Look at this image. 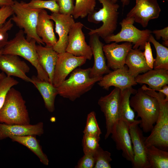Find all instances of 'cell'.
I'll return each instance as SVG.
<instances>
[{
    "label": "cell",
    "mask_w": 168,
    "mask_h": 168,
    "mask_svg": "<svg viewBox=\"0 0 168 168\" xmlns=\"http://www.w3.org/2000/svg\"><path fill=\"white\" fill-rule=\"evenodd\" d=\"M141 88L148 94L156 98L159 107V115L150 134L146 138V147L151 145L167 151L168 149V100L161 92H157L144 84Z\"/></svg>",
    "instance_id": "6da1fadb"
},
{
    "label": "cell",
    "mask_w": 168,
    "mask_h": 168,
    "mask_svg": "<svg viewBox=\"0 0 168 168\" xmlns=\"http://www.w3.org/2000/svg\"><path fill=\"white\" fill-rule=\"evenodd\" d=\"M91 68H77L57 87L58 95L63 98L74 101L91 90L95 84L102 77L91 78Z\"/></svg>",
    "instance_id": "7a4b0ae2"
},
{
    "label": "cell",
    "mask_w": 168,
    "mask_h": 168,
    "mask_svg": "<svg viewBox=\"0 0 168 168\" xmlns=\"http://www.w3.org/2000/svg\"><path fill=\"white\" fill-rule=\"evenodd\" d=\"M36 42L34 39L27 40L22 29L17 33L14 37L8 41L3 49L2 54L20 56L29 61L36 69L37 77L42 81L49 82L47 74L40 65L36 50Z\"/></svg>",
    "instance_id": "3957f363"
},
{
    "label": "cell",
    "mask_w": 168,
    "mask_h": 168,
    "mask_svg": "<svg viewBox=\"0 0 168 168\" xmlns=\"http://www.w3.org/2000/svg\"><path fill=\"white\" fill-rule=\"evenodd\" d=\"M130 105L137 112V118H141L140 126L143 132L151 131L159 115V105L156 99L140 88L130 99Z\"/></svg>",
    "instance_id": "277c9868"
},
{
    "label": "cell",
    "mask_w": 168,
    "mask_h": 168,
    "mask_svg": "<svg viewBox=\"0 0 168 168\" xmlns=\"http://www.w3.org/2000/svg\"><path fill=\"white\" fill-rule=\"evenodd\" d=\"M30 118L26 101L20 92L12 87L0 109V123L7 125L28 124Z\"/></svg>",
    "instance_id": "5b68a950"
},
{
    "label": "cell",
    "mask_w": 168,
    "mask_h": 168,
    "mask_svg": "<svg viewBox=\"0 0 168 168\" xmlns=\"http://www.w3.org/2000/svg\"><path fill=\"white\" fill-rule=\"evenodd\" d=\"M102 7L98 11L94 10L87 15L88 22L98 24L102 22V25L98 28L90 29L88 34H97L103 39L112 35L116 29L119 6L110 0H98Z\"/></svg>",
    "instance_id": "8992f818"
},
{
    "label": "cell",
    "mask_w": 168,
    "mask_h": 168,
    "mask_svg": "<svg viewBox=\"0 0 168 168\" xmlns=\"http://www.w3.org/2000/svg\"><path fill=\"white\" fill-rule=\"evenodd\" d=\"M11 6L14 14L11 19L20 29L24 30L26 39L29 41L34 39L39 44L44 45L36 30L38 15L41 9L27 7L23 5L21 1L16 0Z\"/></svg>",
    "instance_id": "52a82bcc"
},
{
    "label": "cell",
    "mask_w": 168,
    "mask_h": 168,
    "mask_svg": "<svg viewBox=\"0 0 168 168\" xmlns=\"http://www.w3.org/2000/svg\"><path fill=\"white\" fill-rule=\"evenodd\" d=\"M134 22L132 18L126 17L124 19L119 23L121 27L120 31L105 38L104 39L105 41L107 44L111 42H129L133 45V49L139 48L141 50H144L152 31L148 29L140 30L133 25Z\"/></svg>",
    "instance_id": "ba28073f"
},
{
    "label": "cell",
    "mask_w": 168,
    "mask_h": 168,
    "mask_svg": "<svg viewBox=\"0 0 168 168\" xmlns=\"http://www.w3.org/2000/svg\"><path fill=\"white\" fill-rule=\"evenodd\" d=\"M121 90L115 87L108 95L101 96L98 103L105 119V139L111 134L115 124L119 120V104Z\"/></svg>",
    "instance_id": "9c48e42d"
},
{
    "label": "cell",
    "mask_w": 168,
    "mask_h": 168,
    "mask_svg": "<svg viewBox=\"0 0 168 168\" xmlns=\"http://www.w3.org/2000/svg\"><path fill=\"white\" fill-rule=\"evenodd\" d=\"M86 60L84 57L76 56L67 52L58 54L53 84L57 87L73 70L84 64Z\"/></svg>",
    "instance_id": "30bf717a"
},
{
    "label": "cell",
    "mask_w": 168,
    "mask_h": 168,
    "mask_svg": "<svg viewBox=\"0 0 168 168\" xmlns=\"http://www.w3.org/2000/svg\"><path fill=\"white\" fill-rule=\"evenodd\" d=\"M135 1V5L127 14L126 17L132 18L134 22L146 27L150 20L159 17L161 8L157 0Z\"/></svg>",
    "instance_id": "8fae6325"
},
{
    "label": "cell",
    "mask_w": 168,
    "mask_h": 168,
    "mask_svg": "<svg viewBox=\"0 0 168 168\" xmlns=\"http://www.w3.org/2000/svg\"><path fill=\"white\" fill-rule=\"evenodd\" d=\"M141 120H136L129 125L134 153L133 161L132 165L133 168H151L147 159L145 145L146 138L138 126Z\"/></svg>",
    "instance_id": "7c38bea8"
},
{
    "label": "cell",
    "mask_w": 168,
    "mask_h": 168,
    "mask_svg": "<svg viewBox=\"0 0 168 168\" xmlns=\"http://www.w3.org/2000/svg\"><path fill=\"white\" fill-rule=\"evenodd\" d=\"M83 26L80 22H75L69 34L66 52L75 56L83 57L87 60H91L92 53L90 46L86 41L82 30Z\"/></svg>",
    "instance_id": "4fadbf2b"
},
{
    "label": "cell",
    "mask_w": 168,
    "mask_h": 168,
    "mask_svg": "<svg viewBox=\"0 0 168 168\" xmlns=\"http://www.w3.org/2000/svg\"><path fill=\"white\" fill-rule=\"evenodd\" d=\"M51 20L55 23V30L58 39L53 47L58 54L66 52L68 44V35L75 21L72 15L52 13L50 15Z\"/></svg>",
    "instance_id": "5bb4252c"
},
{
    "label": "cell",
    "mask_w": 168,
    "mask_h": 168,
    "mask_svg": "<svg viewBox=\"0 0 168 168\" xmlns=\"http://www.w3.org/2000/svg\"><path fill=\"white\" fill-rule=\"evenodd\" d=\"M111 134L117 150L121 151L123 157L132 163L134 153L129 125L124 121L119 120L114 125Z\"/></svg>",
    "instance_id": "9a60e30c"
},
{
    "label": "cell",
    "mask_w": 168,
    "mask_h": 168,
    "mask_svg": "<svg viewBox=\"0 0 168 168\" xmlns=\"http://www.w3.org/2000/svg\"><path fill=\"white\" fill-rule=\"evenodd\" d=\"M136 82L146 84L152 90L158 91L165 96L168 100V70L163 69H151L135 78Z\"/></svg>",
    "instance_id": "2e32d148"
},
{
    "label": "cell",
    "mask_w": 168,
    "mask_h": 168,
    "mask_svg": "<svg viewBox=\"0 0 168 168\" xmlns=\"http://www.w3.org/2000/svg\"><path fill=\"white\" fill-rule=\"evenodd\" d=\"M0 69L7 76L17 77L33 83L31 78L26 75L30 70L29 66L17 55L2 54L0 56Z\"/></svg>",
    "instance_id": "e0dca14e"
},
{
    "label": "cell",
    "mask_w": 168,
    "mask_h": 168,
    "mask_svg": "<svg viewBox=\"0 0 168 168\" xmlns=\"http://www.w3.org/2000/svg\"><path fill=\"white\" fill-rule=\"evenodd\" d=\"M137 84L135 78L129 73L128 68L125 65L106 74L98 82L100 86L107 90L110 86H114L123 91Z\"/></svg>",
    "instance_id": "ac0fdd59"
},
{
    "label": "cell",
    "mask_w": 168,
    "mask_h": 168,
    "mask_svg": "<svg viewBox=\"0 0 168 168\" xmlns=\"http://www.w3.org/2000/svg\"><path fill=\"white\" fill-rule=\"evenodd\" d=\"M133 45L129 42L121 44L114 42L104 44L103 50L108 67L115 70L123 67L127 56Z\"/></svg>",
    "instance_id": "d6986e66"
},
{
    "label": "cell",
    "mask_w": 168,
    "mask_h": 168,
    "mask_svg": "<svg viewBox=\"0 0 168 168\" xmlns=\"http://www.w3.org/2000/svg\"><path fill=\"white\" fill-rule=\"evenodd\" d=\"M89 45L94 58L93 67L91 68L90 77L91 78L102 77L111 71L106 63V58L103 50L104 44L96 34L90 35Z\"/></svg>",
    "instance_id": "ffe728a7"
},
{
    "label": "cell",
    "mask_w": 168,
    "mask_h": 168,
    "mask_svg": "<svg viewBox=\"0 0 168 168\" xmlns=\"http://www.w3.org/2000/svg\"><path fill=\"white\" fill-rule=\"evenodd\" d=\"M44 133V124L40 122L35 124L7 125L0 123V140L10 136L29 135L40 136Z\"/></svg>",
    "instance_id": "44dd1931"
},
{
    "label": "cell",
    "mask_w": 168,
    "mask_h": 168,
    "mask_svg": "<svg viewBox=\"0 0 168 168\" xmlns=\"http://www.w3.org/2000/svg\"><path fill=\"white\" fill-rule=\"evenodd\" d=\"M50 15L44 9H41L38 15L36 30L37 35L46 47H53L58 41Z\"/></svg>",
    "instance_id": "7402d4cb"
},
{
    "label": "cell",
    "mask_w": 168,
    "mask_h": 168,
    "mask_svg": "<svg viewBox=\"0 0 168 168\" xmlns=\"http://www.w3.org/2000/svg\"><path fill=\"white\" fill-rule=\"evenodd\" d=\"M35 48L39 63L47 74L49 82L53 84L54 70L58 53L53 49V47L36 44Z\"/></svg>",
    "instance_id": "603a6c76"
},
{
    "label": "cell",
    "mask_w": 168,
    "mask_h": 168,
    "mask_svg": "<svg viewBox=\"0 0 168 168\" xmlns=\"http://www.w3.org/2000/svg\"><path fill=\"white\" fill-rule=\"evenodd\" d=\"M125 64L129 74L134 78L151 69L146 62L143 52L139 49H131L127 56Z\"/></svg>",
    "instance_id": "cb8c5ba5"
},
{
    "label": "cell",
    "mask_w": 168,
    "mask_h": 168,
    "mask_svg": "<svg viewBox=\"0 0 168 168\" xmlns=\"http://www.w3.org/2000/svg\"><path fill=\"white\" fill-rule=\"evenodd\" d=\"M31 78L33 84L43 98L45 108L49 112H53L55 98L58 95L57 87L49 82L41 80L35 76H32Z\"/></svg>",
    "instance_id": "d4e9b609"
},
{
    "label": "cell",
    "mask_w": 168,
    "mask_h": 168,
    "mask_svg": "<svg viewBox=\"0 0 168 168\" xmlns=\"http://www.w3.org/2000/svg\"><path fill=\"white\" fill-rule=\"evenodd\" d=\"M137 90L132 86L121 90L119 104V120L126 122L129 125L136 121L134 112L130 105V97Z\"/></svg>",
    "instance_id": "484cf974"
},
{
    "label": "cell",
    "mask_w": 168,
    "mask_h": 168,
    "mask_svg": "<svg viewBox=\"0 0 168 168\" xmlns=\"http://www.w3.org/2000/svg\"><path fill=\"white\" fill-rule=\"evenodd\" d=\"M36 135H29L18 136H10L9 138L13 142H17L28 148L39 159L40 161L45 165L49 164V160L46 155L44 153Z\"/></svg>",
    "instance_id": "4316f807"
},
{
    "label": "cell",
    "mask_w": 168,
    "mask_h": 168,
    "mask_svg": "<svg viewBox=\"0 0 168 168\" xmlns=\"http://www.w3.org/2000/svg\"><path fill=\"white\" fill-rule=\"evenodd\" d=\"M147 157L151 168H168V152L151 145L146 147Z\"/></svg>",
    "instance_id": "83f0119b"
},
{
    "label": "cell",
    "mask_w": 168,
    "mask_h": 168,
    "mask_svg": "<svg viewBox=\"0 0 168 168\" xmlns=\"http://www.w3.org/2000/svg\"><path fill=\"white\" fill-rule=\"evenodd\" d=\"M148 41L152 43L155 48L156 57L153 64L154 69L168 70V48L157 42L151 34Z\"/></svg>",
    "instance_id": "f1b7e54d"
},
{
    "label": "cell",
    "mask_w": 168,
    "mask_h": 168,
    "mask_svg": "<svg viewBox=\"0 0 168 168\" xmlns=\"http://www.w3.org/2000/svg\"><path fill=\"white\" fill-rule=\"evenodd\" d=\"M72 16L74 19L83 18L95 10L96 0H75Z\"/></svg>",
    "instance_id": "f546056e"
},
{
    "label": "cell",
    "mask_w": 168,
    "mask_h": 168,
    "mask_svg": "<svg viewBox=\"0 0 168 168\" xmlns=\"http://www.w3.org/2000/svg\"><path fill=\"white\" fill-rule=\"evenodd\" d=\"M24 6L34 9H47L52 13H58V6L55 0H31L29 3L21 1Z\"/></svg>",
    "instance_id": "4dcf8cb0"
},
{
    "label": "cell",
    "mask_w": 168,
    "mask_h": 168,
    "mask_svg": "<svg viewBox=\"0 0 168 168\" xmlns=\"http://www.w3.org/2000/svg\"><path fill=\"white\" fill-rule=\"evenodd\" d=\"M111 154L108 151L104 150L100 146L94 154L95 164L94 168H111L112 161Z\"/></svg>",
    "instance_id": "1f68e13d"
},
{
    "label": "cell",
    "mask_w": 168,
    "mask_h": 168,
    "mask_svg": "<svg viewBox=\"0 0 168 168\" xmlns=\"http://www.w3.org/2000/svg\"><path fill=\"white\" fill-rule=\"evenodd\" d=\"M84 134L100 137L101 132L98 124L94 111L90 112L87 116Z\"/></svg>",
    "instance_id": "d6a6232c"
},
{
    "label": "cell",
    "mask_w": 168,
    "mask_h": 168,
    "mask_svg": "<svg viewBox=\"0 0 168 168\" xmlns=\"http://www.w3.org/2000/svg\"><path fill=\"white\" fill-rule=\"evenodd\" d=\"M100 137L84 134L82 143L84 154H94L100 147Z\"/></svg>",
    "instance_id": "836d02e7"
},
{
    "label": "cell",
    "mask_w": 168,
    "mask_h": 168,
    "mask_svg": "<svg viewBox=\"0 0 168 168\" xmlns=\"http://www.w3.org/2000/svg\"><path fill=\"white\" fill-rule=\"evenodd\" d=\"M18 83L17 80L11 77L6 76L0 80V109L4 104L9 90Z\"/></svg>",
    "instance_id": "e575fe53"
},
{
    "label": "cell",
    "mask_w": 168,
    "mask_h": 168,
    "mask_svg": "<svg viewBox=\"0 0 168 168\" xmlns=\"http://www.w3.org/2000/svg\"><path fill=\"white\" fill-rule=\"evenodd\" d=\"M58 6L59 12L61 14L72 15L75 4V0H55Z\"/></svg>",
    "instance_id": "d590c367"
},
{
    "label": "cell",
    "mask_w": 168,
    "mask_h": 168,
    "mask_svg": "<svg viewBox=\"0 0 168 168\" xmlns=\"http://www.w3.org/2000/svg\"><path fill=\"white\" fill-rule=\"evenodd\" d=\"M84 155L79 160L77 168H93L95 164L94 154H84Z\"/></svg>",
    "instance_id": "8d00e7d4"
},
{
    "label": "cell",
    "mask_w": 168,
    "mask_h": 168,
    "mask_svg": "<svg viewBox=\"0 0 168 168\" xmlns=\"http://www.w3.org/2000/svg\"><path fill=\"white\" fill-rule=\"evenodd\" d=\"M13 14V11L11 6L6 5L0 7V28L5 23L7 19Z\"/></svg>",
    "instance_id": "74e56055"
},
{
    "label": "cell",
    "mask_w": 168,
    "mask_h": 168,
    "mask_svg": "<svg viewBox=\"0 0 168 168\" xmlns=\"http://www.w3.org/2000/svg\"><path fill=\"white\" fill-rule=\"evenodd\" d=\"M144 51L143 52L146 62L148 67L151 69H153V64L155 61L154 58L150 42H147L144 47Z\"/></svg>",
    "instance_id": "f35d334b"
},
{
    "label": "cell",
    "mask_w": 168,
    "mask_h": 168,
    "mask_svg": "<svg viewBox=\"0 0 168 168\" xmlns=\"http://www.w3.org/2000/svg\"><path fill=\"white\" fill-rule=\"evenodd\" d=\"M11 29L10 26L5 23L0 28V49H3L8 42L7 31Z\"/></svg>",
    "instance_id": "ab89813d"
},
{
    "label": "cell",
    "mask_w": 168,
    "mask_h": 168,
    "mask_svg": "<svg viewBox=\"0 0 168 168\" xmlns=\"http://www.w3.org/2000/svg\"><path fill=\"white\" fill-rule=\"evenodd\" d=\"M152 33L154 34L156 39L160 40L161 38L163 40V45L166 46H168V27H166L164 28L159 30H155L152 31Z\"/></svg>",
    "instance_id": "60d3db41"
},
{
    "label": "cell",
    "mask_w": 168,
    "mask_h": 168,
    "mask_svg": "<svg viewBox=\"0 0 168 168\" xmlns=\"http://www.w3.org/2000/svg\"><path fill=\"white\" fill-rule=\"evenodd\" d=\"M14 2L13 0H0V7L6 5L12 6Z\"/></svg>",
    "instance_id": "b9f144b4"
},
{
    "label": "cell",
    "mask_w": 168,
    "mask_h": 168,
    "mask_svg": "<svg viewBox=\"0 0 168 168\" xmlns=\"http://www.w3.org/2000/svg\"><path fill=\"white\" fill-rule=\"evenodd\" d=\"M114 3H116L118 0H110ZM122 4L123 7L128 5L130 3V0H120Z\"/></svg>",
    "instance_id": "7bdbcfd3"
},
{
    "label": "cell",
    "mask_w": 168,
    "mask_h": 168,
    "mask_svg": "<svg viewBox=\"0 0 168 168\" xmlns=\"http://www.w3.org/2000/svg\"><path fill=\"white\" fill-rule=\"evenodd\" d=\"M3 49H0V56L2 54ZM6 76L5 74L4 73L2 72L0 73V80L5 77Z\"/></svg>",
    "instance_id": "ee69618b"
},
{
    "label": "cell",
    "mask_w": 168,
    "mask_h": 168,
    "mask_svg": "<svg viewBox=\"0 0 168 168\" xmlns=\"http://www.w3.org/2000/svg\"><path fill=\"white\" fill-rule=\"evenodd\" d=\"M167 1H168V0H166Z\"/></svg>",
    "instance_id": "f6af8a7d"
},
{
    "label": "cell",
    "mask_w": 168,
    "mask_h": 168,
    "mask_svg": "<svg viewBox=\"0 0 168 168\" xmlns=\"http://www.w3.org/2000/svg\"></svg>",
    "instance_id": "bcb514c9"
}]
</instances>
